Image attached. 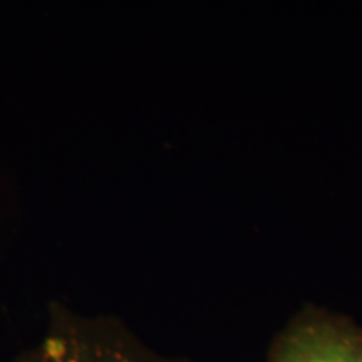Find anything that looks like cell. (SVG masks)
<instances>
[{"label": "cell", "instance_id": "cell-1", "mask_svg": "<svg viewBox=\"0 0 362 362\" xmlns=\"http://www.w3.org/2000/svg\"><path fill=\"white\" fill-rule=\"evenodd\" d=\"M11 362H194L156 352L123 320L84 315L52 302L49 322L37 344Z\"/></svg>", "mask_w": 362, "mask_h": 362}, {"label": "cell", "instance_id": "cell-2", "mask_svg": "<svg viewBox=\"0 0 362 362\" xmlns=\"http://www.w3.org/2000/svg\"><path fill=\"white\" fill-rule=\"evenodd\" d=\"M267 362H362V325L307 304L274 337Z\"/></svg>", "mask_w": 362, "mask_h": 362}]
</instances>
